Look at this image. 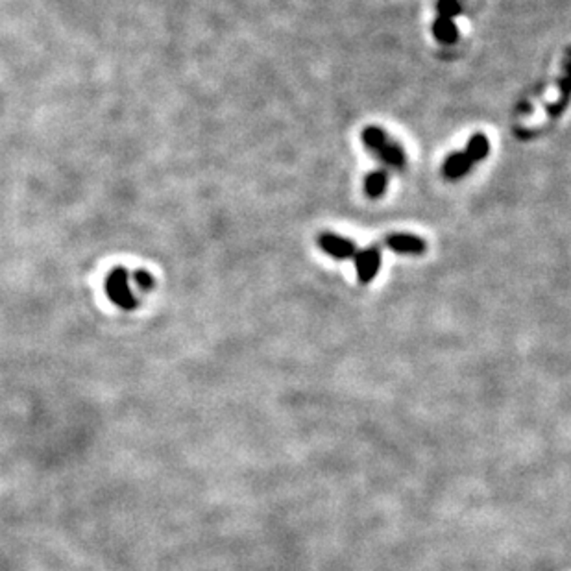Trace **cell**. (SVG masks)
<instances>
[{
  "mask_svg": "<svg viewBox=\"0 0 571 571\" xmlns=\"http://www.w3.org/2000/svg\"><path fill=\"white\" fill-rule=\"evenodd\" d=\"M389 141V137L385 135V132L377 126H368L365 132H362V143L366 144V148L371 150L376 154L377 150L381 148L385 143Z\"/></svg>",
  "mask_w": 571,
  "mask_h": 571,
  "instance_id": "obj_10",
  "label": "cell"
},
{
  "mask_svg": "<svg viewBox=\"0 0 571 571\" xmlns=\"http://www.w3.org/2000/svg\"><path fill=\"white\" fill-rule=\"evenodd\" d=\"M376 155L377 157H381V159L389 166H392V168H401V166L405 165V154H403V150H401L398 144L390 143V141H387L381 148L377 150Z\"/></svg>",
  "mask_w": 571,
  "mask_h": 571,
  "instance_id": "obj_7",
  "label": "cell"
},
{
  "mask_svg": "<svg viewBox=\"0 0 571 571\" xmlns=\"http://www.w3.org/2000/svg\"><path fill=\"white\" fill-rule=\"evenodd\" d=\"M433 34L436 39L446 43V45H453L458 39L457 24L453 23V19L447 17H436L433 24Z\"/></svg>",
  "mask_w": 571,
  "mask_h": 571,
  "instance_id": "obj_6",
  "label": "cell"
},
{
  "mask_svg": "<svg viewBox=\"0 0 571 571\" xmlns=\"http://www.w3.org/2000/svg\"><path fill=\"white\" fill-rule=\"evenodd\" d=\"M472 161L466 157V154H453L449 155L446 159V163H444V176L447 177V180H458V177H463L466 172L472 168Z\"/></svg>",
  "mask_w": 571,
  "mask_h": 571,
  "instance_id": "obj_5",
  "label": "cell"
},
{
  "mask_svg": "<svg viewBox=\"0 0 571 571\" xmlns=\"http://www.w3.org/2000/svg\"><path fill=\"white\" fill-rule=\"evenodd\" d=\"M488 150H490V143H488V137L483 135V133H475L474 137L468 141V146H466V157H468L472 163L479 159H485L488 155Z\"/></svg>",
  "mask_w": 571,
  "mask_h": 571,
  "instance_id": "obj_9",
  "label": "cell"
},
{
  "mask_svg": "<svg viewBox=\"0 0 571 571\" xmlns=\"http://www.w3.org/2000/svg\"><path fill=\"white\" fill-rule=\"evenodd\" d=\"M387 183H389V176L385 171H374L366 176L365 182V191L368 198H379L383 196L385 188H387Z\"/></svg>",
  "mask_w": 571,
  "mask_h": 571,
  "instance_id": "obj_8",
  "label": "cell"
},
{
  "mask_svg": "<svg viewBox=\"0 0 571 571\" xmlns=\"http://www.w3.org/2000/svg\"><path fill=\"white\" fill-rule=\"evenodd\" d=\"M385 242H387L390 250L398 251V253H405V255H422L423 251H425V242L422 239L414 237V235H389Z\"/></svg>",
  "mask_w": 571,
  "mask_h": 571,
  "instance_id": "obj_4",
  "label": "cell"
},
{
  "mask_svg": "<svg viewBox=\"0 0 571 571\" xmlns=\"http://www.w3.org/2000/svg\"><path fill=\"white\" fill-rule=\"evenodd\" d=\"M318 246L326 251L327 255H331L335 259H349L355 258V253H357V246L351 240L342 239V237L333 233H322L318 237Z\"/></svg>",
  "mask_w": 571,
  "mask_h": 571,
  "instance_id": "obj_3",
  "label": "cell"
},
{
  "mask_svg": "<svg viewBox=\"0 0 571 571\" xmlns=\"http://www.w3.org/2000/svg\"><path fill=\"white\" fill-rule=\"evenodd\" d=\"M436 12H438V17L453 19L463 12V8H461L458 0H438L436 2Z\"/></svg>",
  "mask_w": 571,
  "mask_h": 571,
  "instance_id": "obj_11",
  "label": "cell"
},
{
  "mask_svg": "<svg viewBox=\"0 0 571 571\" xmlns=\"http://www.w3.org/2000/svg\"><path fill=\"white\" fill-rule=\"evenodd\" d=\"M135 283H137L141 289H152V285H154V280H152V275L148 274V272H144V270H139L137 274H135Z\"/></svg>",
  "mask_w": 571,
  "mask_h": 571,
  "instance_id": "obj_12",
  "label": "cell"
},
{
  "mask_svg": "<svg viewBox=\"0 0 571 571\" xmlns=\"http://www.w3.org/2000/svg\"><path fill=\"white\" fill-rule=\"evenodd\" d=\"M355 267H357V275H359L360 283L362 285L370 283L381 267V253L374 246L366 248V250L355 253Z\"/></svg>",
  "mask_w": 571,
  "mask_h": 571,
  "instance_id": "obj_2",
  "label": "cell"
},
{
  "mask_svg": "<svg viewBox=\"0 0 571 571\" xmlns=\"http://www.w3.org/2000/svg\"><path fill=\"white\" fill-rule=\"evenodd\" d=\"M106 292H108L109 300L120 309H126V311H132L135 307V296H133L132 287H130V280H128V274H126L124 269H117L113 270L111 274L108 275V281H106Z\"/></svg>",
  "mask_w": 571,
  "mask_h": 571,
  "instance_id": "obj_1",
  "label": "cell"
}]
</instances>
